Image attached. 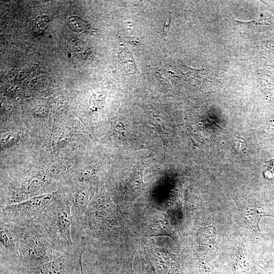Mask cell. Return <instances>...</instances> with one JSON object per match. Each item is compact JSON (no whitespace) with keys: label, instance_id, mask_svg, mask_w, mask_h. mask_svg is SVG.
Wrapping results in <instances>:
<instances>
[{"label":"cell","instance_id":"1","mask_svg":"<svg viewBox=\"0 0 274 274\" xmlns=\"http://www.w3.org/2000/svg\"><path fill=\"white\" fill-rule=\"evenodd\" d=\"M37 224L52 246L63 254L72 250V216L69 198L56 196L33 223Z\"/></svg>","mask_w":274,"mask_h":274},{"label":"cell","instance_id":"2","mask_svg":"<svg viewBox=\"0 0 274 274\" xmlns=\"http://www.w3.org/2000/svg\"><path fill=\"white\" fill-rule=\"evenodd\" d=\"M19 253L21 264L28 268L42 265L62 254L35 223L20 225Z\"/></svg>","mask_w":274,"mask_h":274},{"label":"cell","instance_id":"3","mask_svg":"<svg viewBox=\"0 0 274 274\" xmlns=\"http://www.w3.org/2000/svg\"><path fill=\"white\" fill-rule=\"evenodd\" d=\"M57 196V192L49 193L4 206L1 208L0 220L17 225L33 223Z\"/></svg>","mask_w":274,"mask_h":274},{"label":"cell","instance_id":"4","mask_svg":"<svg viewBox=\"0 0 274 274\" xmlns=\"http://www.w3.org/2000/svg\"><path fill=\"white\" fill-rule=\"evenodd\" d=\"M75 243L74 248L40 266L27 268L29 274H81L84 246Z\"/></svg>","mask_w":274,"mask_h":274},{"label":"cell","instance_id":"5","mask_svg":"<svg viewBox=\"0 0 274 274\" xmlns=\"http://www.w3.org/2000/svg\"><path fill=\"white\" fill-rule=\"evenodd\" d=\"M144 274H187L182 259L178 255L158 248H153L146 253Z\"/></svg>","mask_w":274,"mask_h":274},{"label":"cell","instance_id":"6","mask_svg":"<svg viewBox=\"0 0 274 274\" xmlns=\"http://www.w3.org/2000/svg\"><path fill=\"white\" fill-rule=\"evenodd\" d=\"M20 225L0 220V259H19V246Z\"/></svg>","mask_w":274,"mask_h":274},{"label":"cell","instance_id":"7","mask_svg":"<svg viewBox=\"0 0 274 274\" xmlns=\"http://www.w3.org/2000/svg\"><path fill=\"white\" fill-rule=\"evenodd\" d=\"M236 206V212L244 223L251 228L259 230L260 218L268 214L264 208L244 197L233 198Z\"/></svg>","mask_w":274,"mask_h":274},{"label":"cell","instance_id":"8","mask_svg":"<svg viewBox=\"0 0 274 274\" xmlns=\"http://www.w3.org/2000/svg\"><path fill=\"white\" fill-rule=\"evenodd\" d=\"M0 274H28L20 260H1Z\"/></svg>","mask_w":274,"mask_h":274},{"label":"cell","instance_id":"9","mask_svg":"<svg viewBox=\"0 0 274 274\" xmlns=\"http://www.w3.org/2000/svg\"><path fill=\"white\" fill-rule=\"evenodd\" d=\"M200 234L202 244L209 246L210 248L215 245L216 234L215 228L213 226H208L202 229Z\"/></svg>","mask_w":274,"mask_h":274},{"label":"cell","instance_id":"10","mask_svg":"<svg viewBox=\"0 0 274 274\" xmlns=\"http://www.w3.org/2000/svg\"><path fill=\"white\" fill-rule=\"evenodd\" d=\"M233 148L236 153L242 155L247 154L248 151L246 140L242 137L235 138L233 142Z\"/></svg>","mask_w":274,"mask_h":274},{"label":"cell","instance_id":"11","mask_svg":"<svg viewBox=\"0 0 274 274\" xmlns=\"http://www.w3.org/2000/svg\"><path fill=\"white\" fill-rule=\"evenodd\" d=\"M131 260H129L127 261H124L121 270L118 274H131ZM81 274H84L83 268L81 270Z\"/></svg>","mask_w":274,"mask_h":274},{"label":"cell","instance_id":"12","mask_svg":"<svg viewBox=\"0 0 274 274\" xmlns=\"http://www.w3.org/2000/svg\"><path fill=\"white\" fill-rule=\"evenodd\" d=\"M170 23V20L168 18L165 19L164 25L163 35H162L163 38H165L167 32L169 30Z\"/></svg>","mask_w":274,"mask_h":274}]
</instances>
